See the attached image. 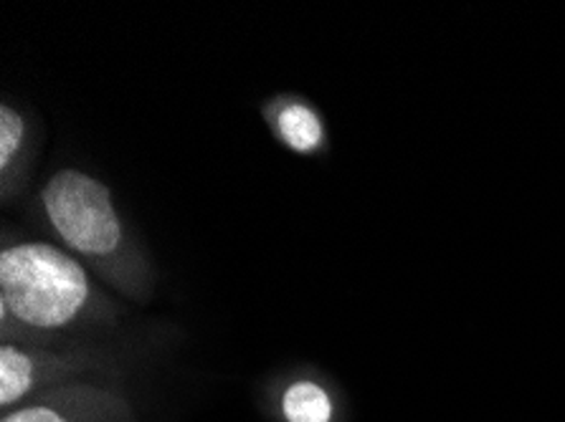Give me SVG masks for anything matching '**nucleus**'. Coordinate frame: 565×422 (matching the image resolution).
Instances as JSON below:
<instances>
[{
  "label": "nucleus",
  "instance_id": "7",
  "mask_svg": "<svg viewBox=\"0 0 565 422\" xmlns=\"http://www.w3.org/2000/svg\"><path fill=\"white\" fill-rule=\"evenodd\" d=\"M3 422H68L62 412L54 408H23L15 410L11 415H6Z\"/></svg>",
  "mask_w": 565,
  "mask_h": 422
},
{
  "label": "nucleus",
  "instance_id": "3",
  "mask_svg": "<svg viewBox=\"0 0 565 422\" xmlns=\"http://www.w3.org/2000/svg\"><path fill=\"white\" fill-rule=\"evenodd\" d=\"M279 137L297 152H312L322 144V122L310 107L292 105L277 119Z\"/></svg>",
  "mask_w": 565,
  "mask_h": 422
},
{
  "label": "nucleus",
  "instance_id": "6",
  "mask_svg": "<svg viewBox=\"0 0 565 422\" xmlns=\"http://www.w3.org/2000/svg\"><path fill=\"white\" fill-rule=\"evenodd\" d=\"M23 122L13 109H0V167H8V162L21 148Z\"/></svg>",
  "mask_w": 565,
  "mask_h": 422
},
{
  "label": "nucleus",
  "instance_id": "4",
  "mask_svg": "<svg viewBox=\"0 0 565 422\" xmlns=\"http://www.w3.org/2000/svg\"><path fill=\"white\" fill-rule=\"evenodd\" d=\"M285 418L289 422H330L332 402L315 382L292 385L285 394Z\"/></svg>",
  "mask_w": 565,
  "mask_h": 422
},
{
  "label": "nucleus",
  "instance_id": "1",
  "mask_svg": "<svg viewBox=\"0 0 565 422\" xmlns=\"http://www.w3.org/2000/svg\"><path fill=\"white\" fill-rule=\"evenodd\" d=\"M87 296V273L54 246L23 244L0 256V322L11 314L33 329H56L82 312Z\"/></svg>",
  "mask_w": 565,
  "mask_h": 422
},
{
  "label": "nucleus",
  "instance_id": "5",
  "mask_svg": "<svg viewBox=\"0 0 565 422\" xmlns=\"http://www.w3.org/2000/svg\"><path fill=\"white\" fill-rule=\"evenodd\" d=\"M33 385V361L21 349H0V404L19 402Z\"/></svg>",
  "mask_w": 565,
  "mask_h": 422
},
{
  "label": "nucleus",
  "instance_id": "2",
  "mask_svg": "<svg viewBox=\"0 0 565 422\" xmlns=\"http://www.w3.org/2000/svg\"><path fill=\"white\" fill-rule=\"evenodd\" d=\"M44 205L51 226L74 251L105 256L113 253L122 238L107 185L84 172L66 170L51 177Z\"/></svg>",
  "mask_w": 565,
  "mask_h": 422
}]
</instances>
